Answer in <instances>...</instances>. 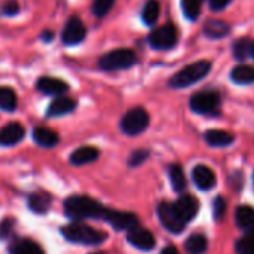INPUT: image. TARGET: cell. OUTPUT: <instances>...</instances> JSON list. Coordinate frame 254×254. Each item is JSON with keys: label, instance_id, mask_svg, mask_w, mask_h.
Listing matches in <instances>:
<instances>
[{"label": "cell", "instance_id": "7bdbcfd3", "mask_svg": "<svg viewBox=\"0 0 254 254\" xmlns=\"http://www.w3.org/2000/svg\"><path fill=\"white\" fill-rule=\"evenodd\" d=\"M253 182H254V176H253Z\"/></svg>", "mask_w": 254, "mask_h": 254}, {"label": "cell", "instance_id": "74e56055", "mask_svg": "<svg viewBox=\"0 0 254 254\" xmlns=\"http://www.w3.org/2000/svg\"><path fill=\"white\" fill-rule=\"evenodd\" d=\"M40 37H42V40H45V42H51V40L54 39V33H52L51 30H46V31H43V33L40 34Z\"/></svg>", "mask_w": 254, "mask_h": 254}, {"label": "cell", "instance_id": "6da1fadb", "mask_svg": "<svg viewBox=\"0 0 254 254\" xmlns=\"http://www.w3.org/2000/svg\"><path fill=\"white\" fill-rule=\"evenodd\" d=\"M65 214L76 222L85 219H104L107 208L89 196H71L64 204Z\"/></svg>", "mask_w": 254, "mask_h": 254}, {"label": "cell", "instance_id": "277c9868", "mask_svg": "<svg viewBox=\"0 0 254 254\" xmlns=\"http://www.w3.org/2000/svg\"><path fill=\"white\" fill-rule=\"evenodd\" d=\"M135 63H137V55L132 49L119 48L104 54L98 61V67L103 71H116V70L129 68Z\"/></svg>", "mask_w": 254, "mask_h": 254}, {"label": "cell", "instance_id": "9c48e42d", "mask_svg": "<svg viewBox=\"0 0 254 254\" xmlns=\"http://www.w3.org/2000/svg\"><path fill=\"white\" fill-rule=\"evenodd\" d=\"M85 36H86V27L82 22V19L77 16H71L64 25L61 39L65 45H77L85 39Z\"/></svg>", "mask_w": 254, "mask_h": 254}, {"label": "cell", "instance_id": "d4e9b609", "mask_svg": "<svg viewBox=\"0 0 254 254\" xmlns=\"http://www.w3.org/2000/svg\"><path fill=\"white\" fill-rule=\"evenodd\" d=\"M18 106L16 92L12 88L0 86V109L6 112H13Z\"/></svg>", "mask_w": 254, "mask_h": 254}, {"label": "cell", "instance_id": "ffe728a7", "mask_svg": "<svg viewBox=\"0 0 254 254\" xmlns=\"http://www.w3.org/2000/svg\"><path fill=\"white\" fill-rule=\"evenodd\" d=\"M205 141L213 147H226L234 143V135L223 129H210L205 132Z\"/></svg>", "mask_w": 254, "mask_h": 254}, {"label": "cell", "instance_id": "4316f807", "mask_svg": "<svg viewBox=\"0 0 254 254\" xmlns=\"http://www.w3.org/2000/svg\"><path fill=\"white\" fill-rule=\"evenodd\" d=\"M159 12H161V4L158 0H149L144 7H143V12H141V16H143V21L144 24L147 25H153L158 18H159Z\"/></svg>", "mask_w": 254, "mask_h": 254}, {"label": "cell", "instance_id": "9a60e30c", "mask_svg": "<svg viewBox=\"0 0 254 254\" xmlns=\"http://www.w3.org/2000/svg\"><path fill=\"white\" fill-rule=\"evenodd\" d=\"M192 177L201 190H210L216 186V174L207 165H196L192 171Z\"/></svg>", "mask_w": 254, "mask_h": 254}, {"label": "cell", "instance_id": "d6986e66", "mask_svg": "<svg viewBox=\"0 0 254 254\" xmlns=\"http://www.w3.org/2000/svg\"><path fill=\"white\" fill-rule=\"evenodd\" d=\"M33 140H34L36 144H39L40 147L51 149V147H54V146L58 144L60 137H58V134L54 132L52 129L39 127V128H36V129L33 131Z\"/></svg>", "mask_w": 254, "mask_h": 254}, {"label": "cell", "instance_id": "4fadbf2b", "mask_svg": "<svg viewBox=\"0 0 254 254\" xmlns=\"http://www.w3.org/2000/svg\"><path fill=\"white\" fill-rule=\"evenodd\" d=\"M25 135V129L19 122H10L0 129V146L10 147L18 144Z\"/></svg>", "mask_w": 254, "mask_h": 254}, {"label": "cell", "instance_id": "3957f363", "mask_svg": "<svg viewBox=\"0 0 254 254\" xmlns=\"http://www.w3.org/2000/svg\"><path fill=\"white\" fill-rule=\"evenodd\" d=\"M211 70V63L207 60H201L196 63H192L186 67H183L180 71H177L171 79H170V86L171 88H188L192 86L193 83L202 80Z\"/></svg>", "mask_w": 254, "mask_h": 254}, {"label": "cell", "instance_id": "5bb4252c", "mask_svg": "<svg viewBox=\"0 0 254 254\" xmlns=\"http://www.w3.org/2000/svg\"><path fill=\"white\" fill-rule=\"evenodd\" d=\"M37 91L46 95H63L68 91V85L64 80L55 79V77H40L36 82Z\"/></svg>", "mask_w": 254, "mask_h": 254}, {"label": "cell", "instance_id": "8992f818", "mask_svg": "<svg viewBox=\"0 0 254 254\" xmlns=\"http://www.w3.org/2000/svg\"><path fill=\"white\" fill-rule=\"evenodd\" d=\"M177 28L173 24H165L149 34V43L153 49H171L177 43Z\"/></svg>", "mask_w": 254, "mask_h": 254}, {"label": "cell", "instance_id": "7402d4cb", "mask_svg": "<svg viewBox=\"0 0 254 254\" xmlns=\"http://www.w3.org/2000/svg\"><path fill=\"white\" fill-rule=\"evenodd\" d=\"M235 222L238 225V228H241L243 231H246L247 234L250 232V229L254 225V210L252 207H240L235 213Z\"/></svg>", "mask_w": 254, "mask_h": 254}, {"label": "cell", "instance_id": "7c38bea8", "mask_svg": "<svg viewBox=\"0 0 254 254\" xmlns=\"http://www.w3.org/2000/svg\"><path fill=\"white\" fill-rule=\"evenodd\" d=\"M174 208L177 211V214L180 216V219L188 223L190 222L199 211V202L192 196V195H185V196H180L176 204H174Z\"/></svg>", "mask_w": 254, "mask_h": 254}, {"label": "cell", "instance_id": "f546056e", "mask_svg": "<svg viewBox=\"0 0 254 254\" xmlns=\"http://www.w3.org/2000/svg\"><path fill=\"white\" fill-rule=\"evenodd\" d=\"M252 42L249 39H238L234 43V55L237 60H246L250 55Z\"/></svg>", "mask_w": 254, "mask_h": 254}, {"label": "cell", "instance_id": "4dcf8cb0", "mask_svg": "<svg viewBox=\"0 0 254 254\" xmlns=\"http://www.w3.org/2000/svg\"><path fill=\"white\" fill-rule=\"evenodd\" d=\"M235 252L237 254H254V237L253 235H246L240 238L235 244Z\"/></svg>", "mask_w": 254, "mask_h": 254}, {"label": "cell", "instance_id": "52a82bcc", "mask_svg": "<svg viewBox=\"0 0 254 254\" xmlns=\"http://www.w3.org/2000/svg\"><path fill=\"white\" fill-rule=\"evenodd\" d=\"M220 95L216 91H201L190 98V109L199 115H210L219 109Z\"/></svg>", "mask_w": 254, "mask_h": 254}, {"label": "cell", "instance_id": "30bf717a", "mask_svg": "<svg viewBox=\"0 0 254 254\" xmlns=\"http://www.w3.org/2000/svg\"><path fill=\"white\" fill-rule=\"evenodd\" d=\"M104 220L109 222L116 231H129L138 226V217L132 213H121V211L107 210Z\"/></svg>", "mask_w": 254, "mask_h": 254}, {"label": "cell", "instance_id": "b9f144b4", "mask_svg": "<svg viewBox=\"0 0 254 254\" xmlns=\"http://www.w3.org/2000/svg\"><path fill=\"white\" fill-rule=\"evenodd\" d=\"M91 254H106V253H103V252H97V253H91Z\"/></svg>", "mask_w": 254, "mask_h": 254}, {"label": "cell", "instance_id": "836d02e7", "mask_svg": "<svg viewBox=\"0 0 254 254\" xmlns=\"http://www.w3.org/2000/svg\"><path fill=\"white\" fill-rule=\"evenodd\" d=\"M19 12V4L16 0H7L3 3L1 6V13L7 15V16H13Z\"/></svg>", "mask_w": 254, "mask_h": 254}, {"label": "cell", "instance_id": "44dd1931", "mask_svg": "<svg viewBox=\"0 0 254 254\" xmlns=\"http://www.w3.org/2000/svg\"><path fill=\"white\" fill-rule=\"evenodd\" d=\"M231 31L229 25L223 21H217V19H211L207 21L204 25V34L210 39H222L225 37L228 33Z\"/></svg>", "mask_w": 254, "mask_h": 254}, {"label": "cell", "instance_id": "e0dca14e", "mask_svg": "<svg viewBox=\"0 0 254 254\" xmlns=\"http://www.w3.org/2000/svg\"><path fill=\"white\" fill-rule=\"evenodd\" d=\"M100 156V152L97 147H92V146H83V147H79L77 150H74L70 156V164L76 165V167H80V165H86V164H91L94 161H97Z\"/></svg>", "mask_w": 254, "mask_h": 254}, {"label": "cell", "instance_id": "8d00e7d4", "mask_svg": "<svg viewBox=\"0 0 254 254\" xmlns=\"http://www.w3.org/2000/svg\"><path fill=\"white\" fill-rule=\"evenodd\" d=\"M12 223H13V222H10L9 219H6V220L0 225V237H1V238H6V237H7V234H9V231H10V228H12Z\"/></svg>", "mask_w": 254, "mask_h": 254}, {"label": "cell", "instance_id": "d590c367", "mask_svg": "<svg viewBox=\"0 0 254 254\" xmlns=\"http://www.w3.org/2000/svg\"><path fill=\"white\" fill-rule=\"evenodd\" d=\"M210 1V7L213 10H223L232 0H208Z\"/></svg>", "mask_w": 254, "mask_h": 254}, {"label": "cell", "instance_id": "ac0fdd59", "mask_svg": "<svg viewBox=\"0 0 254 254\" xmlns=\"http://www.w3.org/2000/svg\"><path fill=\"white\" fill-rule=\"evenodd\" d=\"M9 253L10 254H45V252H43V249H42L37 243H34V241H31V240H28V238H19V240H15V241L10 244V247H9Z\"/></svg>", "mask_w": 254, "mask_h": 254}, {"label": "cell", "instance_id": "e575fe53", "mask_svg": "<svg viewBox=\"0 0 254 254\" xmlns=\"http://www.w3.org/2000/svg\"><path fill=\"white\" fill-rule=\"evenodd\" d=\"M149 156V152H146V150H137V152H134L132 155H131V158H129V165H132V167H135V165H140L141 162H144V159Z\"/></svg>", "mask_w": 254, "mask_h": 254}, {"label": "cell", "instance_id": "1f68e13d", "mask_svg": "<svg viewBox=\"0 0 254 254\" xmlns=\"http://www.w3.org/2000/svg\"><path fill=\"white\" fill-rule=\"evenodd\" d=\"M113 4H115V0H95L92 4V13L97 18H103L110 12Z\"/></svg>", "mask_w": 254, "mask_h": 254}, {"label": "cell", "instance_id": "5b68a950", "mask_svg": "<svg viewBox=\"0 0 254 254\" xmlns=\"http://www.w3.org/2000/svg\"><path fill=\"white\" fill-rule=\"evenodd\" d=\"M149 122H150V116L146 112V109L134 107L122 116L119 127L122 132L127 135H138L146 131V128L149 127Z\"/></svg>", "mask_w": 254, "mask_h": 254}, {"label": "cell", "instance_id": "603a6c76", "mask_svg": "<svg viewBox=\"0 0 254 254\" xmlns=\"http://www.w3.org/2000/svg\"><path fill=\"white\" fill-rule=\"evenodd\" d=\"M231 79L238 85H249L254 82V67L252 65H238L232 70Z\"/></svg>", "mask_w": 254, "mask_h": 254}, {"label": "cell", "instance_id": "d6a6232c", "mask_svg": "<svg viewBox=\"0 0 254 254\" xmlns=\"http://www.w3.org/2000/svg\"><path fill=\"white\" fill-rule=\"evenodd\" d=\"M225 213H226V202L223 198H216L214 201V219L217 222H220L223 217H225Z\"/></svg>", "mask_w": 254, "mask_h": 254}, {"label": "cell", "instance_id": "8fae6325", "mask_svg": "<svg viewBox=\"0 0 254 254\" xmlns=\"http://www.w3.org/2000/svg\"><path fill=\"white\" fill-rule=\"evenodd\" d=\"M127 240L129 241V244L140 250H152L155 247V237L152 235V232L140 226L129 229Z\"/></svg>", "mask_w": 254, "mask_h": 254}, {"label": "cell", "instance_id": "f1b7e54d", "mask_svg": "<svg viewBox=\"0 0 254 254\" xmlns=\"http://www.w3.org/2000/svg\"><path fill=\"white\" fill-rule=\"evenodd\" d=\"M182 9L188 19L196 21L201 13V0H182Z\"/></svg>", "mask_w": 254, "mask_h": 254}, {"label": "cell", "instance_id": "7a4b0ae2", "mask_svg": "<svg viewBox=\"0 0 254 254\" xmlns=\"http://www.w3.org/2000/svg\"><path fill=\"white\" fill-rule=\"evenodd\" d=\"M61 234L64 235L65 240L83 246H98L107 238V235L103 231L94 229L82 222H74L67 226H63Z\"/></svg>", "mask_w": 254, "mask_h": 254}, {"label": "cell", "instance_id": "ab89813d", "mask_svg": "<svg viewBox=\"0 0 254 254\" xmlns=\"http://www.w3.org/2000/svg\"><path fill=\"white\" fill-rule=\"evenodd\" d=\"M250 55L254 58V42H252V48H250Z\"/></svg>", "mask_w": 254, "mask_h": 254}, {"label": "cell", "instance_id": "cb8c5ba5", "mask_svg": "<svg viewBox=\"0 0 254 254\" xmlns=\"http://www.w3.org/2000/svg\"><path fill=\"white\" fill-rule=\"evenodd\" d=\"M207 247H208V241L201 234L190 235L185 243V249L189 254H204Z\"/></svg>", "mask_w": 254, "mask_h": 254}, {"label": "cell", "instance_id": "484cf974", "mask_svg": "<svg viewBox=\"0 0 254 254\" xmlns=\"http://www.w3.org/2000/svg\"><path fill=\"white\" fill-rule=\"evenodd\" d=\"M168 176H170V182L171 186L176 192H182L186 188V177L185 173L182 170V167L179 164H173L168 168Z\"/></svg>", "mask_w": 254, "mask_h": 254}, {"label": "cell", "instance_id": "60d3db41", "mask_svg": "<svg viewBox=\"0 0 254 254\" xmlns=\"http://www.w3.org/2000/svg\"><path fill=\"white\" fill-rule=\"evenodd\" d=\"M249 235H253V237H254V225H253V228L250 229V232H249Z\"/></svg>", "mask_w": 254, "mask_h": 254}, {"label": "cell", "instance_id": "2e32d148", "mask_svg": "<svg viewBox=\"0 0 254 254\" xmlns=\"http://www.w3.org/2000/svg\"><path fill=\"white\" fill-rule=\"evenodd\" d=\"M76 109V100H73L71 97H65V95H58V98H55L48 110L46 115L49 118H57V116H64L67 113H71Z\"/></svg>", "mask_w": 254, "mask_h": 254}, {"label": "cell", "instance_id": "ba28073f", "mask_svg": "<svg viewBox=\"0 0 254 254\" xmlns=\"http://www.w3.org/2000/svg\"><path fill=\"white\" fill-rule=\"evenodd\" d=\"M158 217H159L162 226L171 234H180L186 226V223L177 214V211L174 208V204H170V202H161L159 204Z\"/></svg>", "mask_w": 254, "mask_h": 254}, {"label": "cell", "instance_id": "f35d334b", "mask_svg": "<svg viewBox=\"0 0 254 254\" xmlns=\"http://www.w3.org/2000/svg\"><path fill=\"white\" fill-rule=\"evenodd\" d=\"M161 254H180V253H179V250H177L176 247H173V246H168V247H165V249L161 252Z\"/></svg>", "mask_w": 254, "mask_h": 254}, {"label": "cell", "instance_id": "83f0119b", "mask_svg": "<svg viewBox=\"0 0 254 254\" xmlns=\"http://www.w3.org/2000/svg\"><path fill=\"white\" fill-rule=\"evenodd\" d=\"M49 205H51L49 195H45V193H33L28 198V207L34 213H45V211H48Z\"/></svg>", "mask_w": 254, "mask_h": 254}]
</instances>
